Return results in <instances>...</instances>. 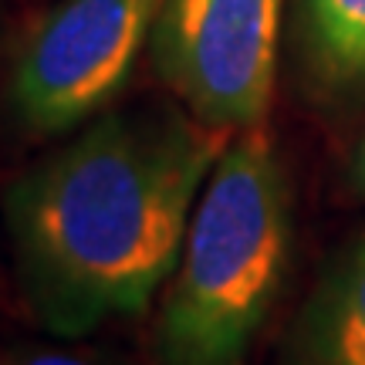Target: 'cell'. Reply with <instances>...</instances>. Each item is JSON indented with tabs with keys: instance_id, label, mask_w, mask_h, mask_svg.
I'll use <instances>...</instances> for the list:
<instances>
[{
	"instance_id": "cell-5",
	"label": "cell",
	"mask_w": 365,
	"mask_h": 365,
	"mask_svg": "<svg viewBox=\"0 0 365 365\" xmlns=\"http://www.w3.org/2000/svg\"><path fill=\"white\" fill-rule=\"evenodd\" d=\"M284 365H365V227L328 257L301 301Z\"/></svg>"
},
{
	"instance_id": "cell-3",
	"label": "cell",
	"mask_w": 365,
	"mask_h": 365,
	"mask_svg": "<svg viewBox=\"0 0 365 365\" xmlns=\"http://www.w3.org/2000/svg\"><path fill=\"white\" fill-rule=\"evenodd\" d=\"M163 0H61L44 14L11 71V108L34 135H61L125 88Z\"/></svg>"
},
{
	"instance_id": "cell-6",
	"label": "cell",
	"mask_w": 365,
	"mask_h": 365,
	"mask_svg": "<svg viewBox=\"0 0 365 365\" xmlns=\"http://www.w3.org/2000/svg\"><path fill=\"white\" fill-rule=\"evenodd\" d=\"M298 51L322 98L365 105V0H298Z\"/></svg>"
},
{
	"instance_id": "cell-1",
	"label": "cell",
	"mask_w": 365,
	"mask_h": 365,
	"mask_svg": "<svg viewBox=\"0 0 365 365\" xmlns=\"http://www.w3.org/2000/svg\"><path fill=\"white\" fill-rule=\"evenodd\" d=\"M227 139L173 108L112 112L21 173L4 223L31 318L58 339L139 318L180 261Z\"/></svg>"
},
{
	"instance_id": "cell-4",
	"label": "cell",
	"mask_w": 365,
	"mask_h": 365,
	"mask_svg": "<svg viewBox=\"0 0 365 365\" xmlns=\"http://www.w3.org/2000/svg\"><path fill=\"white\" fill-rule=\"evenodd\" d=\"M284 0H163L153 65L186 112L220 132L261 129L274 98Z\"/></svg>"
},
{
	"instance_id": "cell-2",
	"label": "cell",
	"mask_w": 365,
	"mask_h": 365,
	"mask_svg": "<svg viewBox=\"0 0 365 365\" xmlns=\"http://www.w3.org/2000/svg\"><path fill=\"white\" fill-rule=\"evenodd\" d=\"M291 186L267 132H234L163 284L159 365H244L291 271Z\"/></svg>"
},
{
	"instance_id": "cell-7",
	"label": "cell",
	"mask_w": 365,
	"mask_h": 365,
	"mask_svg": "<svg viewBox=\"0 0 365 365\" xmlns=\"http://www.w3.org/2000/svg\"><path fill=\"white\" fill-rule=\"evenodd\" d=\"M0 365H125L95 349L51 345V341H21L0 349Z\"/></svg>"
},
{
	"instance_id": "cell-8",
	"label": "cell",
	"mask_w": 365,
	"mask_h": 365,
	"mask_svg": "<svg viewBox=\"0 0 365 365\" xmlns=\"http://www.w3.org/2000/svg\"><path fill=\"white\" fill-rule=\"evenodd\" d=\"M349 186L355 190V196H362L365 200V135L359 139L352 153V163H349Z\"/></svg>"
}]
</instances>
